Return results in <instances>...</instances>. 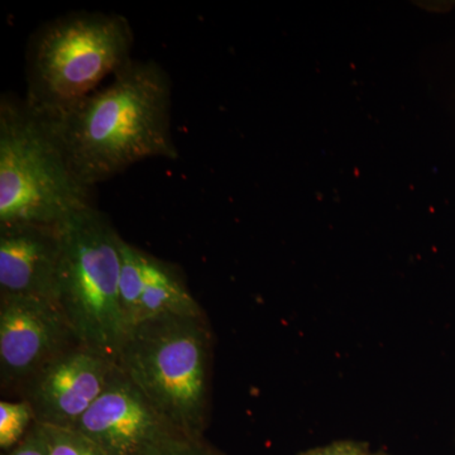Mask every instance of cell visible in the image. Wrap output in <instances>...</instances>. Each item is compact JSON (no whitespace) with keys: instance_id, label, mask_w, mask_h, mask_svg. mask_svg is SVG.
<instances>
[{"instance_id":"4fadbf2b","label":"cell","mask_w":455,"mask_h":455,"mask_svg":"<svg viewBox=\"0 0 455 455\" xmlns=\"http://www.w3.org/2000/svg\"><path fill=\"white\" fill-rule=\"evenodd\" d=\"M35 423L32 407L27 401L0 403V447L8 449L20 443L28 425Z\"/></svg>"},{"instance_id":"8992f818","label":"cell","mask_w":455,"mask_h":455,"mask_svg":"<svg viewBox=\"0 0 455 455\" xmlns=\"http://www.w3.org/2000/svg\"><path fill=\"white\" fill-rule=\"evenodd\" d=\"M74 429L106 455H164L188 438L116 366L103 394Z\"/></svg>"},{"instance_id":"52a82bcc","label":"cell","mask_w":455,"mask_h":455,"mask_svg":"<svg viewBox=\"0 0 455 455\" xmlns=\"http://www.w3.org/2000/svg\"><path fill=\"white\" fill-rule=\"evenodd\" d=\"M79 341L56 302L0 296V379L20 386Z\"/></svg>"},{"instance_id":"e0dca14e","label":"cell","mask_w":455,"mask_h":455,"mask_svg":"<svg viewBox=\"0 0 455 455\" xmlns=\"http://www.w3.org/2000/svg\"><path fill=\"white\" fill-rule=\"evenodd\" d=\"M367 455H386V454H370V453H368Z\"/></svg>"},{"instance_id":"5b68a950","label":"cell","mask_w":455,"mask_h":455,"mask_svg":"<svg viewBox=\"0 0 455 455\" xmlns=\"http://www.w3.org/2000/svg\"><path fill=\"white\" fill-rule=\"evenodd\" d=\"M55 298L84 348L116 363L127 326L119 301L122 236L97 206L59 226Z\"/></svg>"},{"instance_id":"7c38bea8","label":"cell","mask_w":455,"mask_h":455,"mask_svg":"<svg viewBox=\"0 0 455 455\" xmlns=\"http://www.w3.org/2000/svg\"><path fill=\"white\" fill-rule=\"evenodd\" d=\"M40 427L46 439L49 455H106L92 439L84 435L82 431L50 425Z\"/></svg>"},{"instance_id":"9c48e42d","label":"cell","mask_w":455,"mask_h":455,"mask_svg":"<svg viewBox=\"0 0 455 455\" xmlns=\"http://www.w3.org/2000/svg\"><path fill=\"white\" fill-rule=\"evenodd\" d=\"M59 226L0 227V296L55 298Z\"/></svg>"},{"instance_id":"3957f363","label":"cell","mask_w":455,"mask_h":455,"mask_svg":"<svg viewBox=\"0 0 455 455\" xmlns=\"http://www.w3.org/2000/svg\"><path fill=\"white\" fill-rule=\"evenodd\" d=\"M133 44L130 20L121 14L77 12L47 23L29 46L27 103L59 118L130 64Z\"/></svg>"},{"instance_id":"9a60e30c","label":"cell","mask_w":455,"mask_h":455,"mask_svg":"<svg viewBox=\"0 0 455 455\" xmlns=\"http://www.w3.org/2000/svg\"><path fill=\"white\" fill-rule=\"evenodd\" d=\"M366 444L357 442H337L326 447L313 449L301 455H367Z\"/></svg>"},{"instance_id":"6da1fadb","label":"cell","mask_w":455,"mask_h":455,"mask_svg":"<svg viewBox=\"0 0 455 455\" xmlns=\"http://www.w3.org/2000/svg\"><path fill=\"white\" fill-rule=\"evenodd\" d=\"M171 107L172 84L163 66L133 59L94 94L50 119L75 172L94 188L140 161L178 160Z\"/></svg>"},{"instance_id":"ba28073f","label":"cell","mask_w":455,"mask_h":455,"mask_svg":"<svg viewBox=\"0 0 455 455\" xmlns=\"http://www.w3.org/2000/svg\"><path fill=\"white\" fill-rule=\"evenodd\" d=\"M116 364L77 344L20 386L35 423L74 429L103 394Z\"/></svg>"},{"instance_id":"277c9868","label":"cell","mask_w":455,"mask_h":455,"mask_svg":"<svg viewBox=\"0 0 455 455\" xmlns=\"http://www.w3.org/2000/svg\"><path fill=\"white\" fill-rule=\"evenodd\" d=\"M116 364L176 429L197 438L211 392L212 333L205 316L143 320L127 331Z\"/></svg>"},{"instance_id":"30bf717a","label":"cell","mask_w":455,"mask_h":455,"mask_svg":"<svg viewBox=\"0 0 455 455\" xmlns=\"http://www.w3.org/2000/svg\"><path fill=\"white\" fill-rule=\"evenodd\" d=\"M164 315H204L176 266L145 253L140 322Z\"/></svg>"},{"instance_id":"8fae6325","label":"cell","mask_w":455,"mask_h":455,"mask_svg":"<svg viewBox=\"0 0 455 455\" xmlns=\"http://www.w3.org/2000/svg\"><path fill=\"white\" fill-rule=\"evenodd\" d=\"M145 251L136 245L121 242V277H119V301L127 331L140 322V299L143 293V268Z\"/></svg>"},{"instance_id":"2e32d148","label":"cell","mask_w":455,"mask_h":455,"mask_svg":"<svg viewBox=\"0 0 455 455\" xmlns=\"http://www.w3.org/2000/svg\"><path fill=\"white\" fill-rule=\"evenodd\" d=\"M164 455H214L211 451L199 447L196 439H184L179 442L178 444L173 445L170 451H167Z\"/></svg>"},{"instance_id":"7a4b0ae2","label":"cell","mask_w":455,"mask_h":455,"mask_svg":"<svg viewBox=\"0 0 455 455\" xmlns=\"http://www.w3.org/2000/svg\"><path fill=\"white\" fill-rule=\"evenodd\" d=\"M52 122L26 99L0 100V227L49 226L94 205Z\"/></svg>"},{"instance_id":"5bb4252c","label":"cell","mask_w":455,"mask_h":455,"mask_svg":"<svg viewBox=\"0 0 455 455\" xmlns=\"http://www.w3.org/2000/svg\"><path fill=\"white\" fill-rule=\"evenodd\" d=\"M9 455H49V448L40 425L35 423L31 433Z\"/></svg>"}]
</instances>
